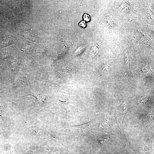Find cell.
Masks as SVG:
<instances>
[{
  "label": "cell",
  "instance_id": "obj_2",
  "mask_svg": "<svg viewBox=\"0 0 154 154\" xmlns=\"http://www.w3.org/2000/svg\"><path fill=\"white\" fill-rule=\"evenodd\" d=\"M104 19L105 23L107 26L110 28H112L114 26V22L108 14H106L105 15Z\"/></svg>",
  "mask_w": 154,
  "mask_h": 154
},
{
  "label": "cell",
  "instance_id": "obj_5",
  "mask_svg": "<svg viewBox=\"0 0 154 154\" xmlns=\"http://www.w3.org/2000/svg\"><path fill=\"white\" fill-rule=\"evenodd\" d=\"M83 19L84 21L88 22L90 20V16L86 14H85L83 16Z\"/></svg>",
  "mask_w": 154,
  "mask_h": 154
},
{
  "label": "cell",
  "instance_id": "obj_1",
  "mask_svg": "<svg viewBox=\"0 0 154 154\" xmlns=\"http://www.w3.org/2000/svg\"><path fill=\"white\" fill-rule=\"evenodd\" d=\"M131 7L127 1L123 2L119 8V10L122 12L128 13L130 11Z\"/></svg>",
  "mask_w": 154,
  "mask_h": 154
},
{
  "label": "cell",
  "instance_id": "obj_4",
  "mask_svg": "<svg viewBox=\"0 0 154 154\" xmlns=\"http://www.w3.org/2000/svg\"><path fill=\"white\" fill-rule=\"evenodd\" d=\"M99 50L98 44L95 46L92 49L91 52V56H94L96 55L98 53Z\"/></svg>",
  "mask_w": 154,
  "mask_h": 154
},
{
  "label": "cell",
  "instance_id": "obj_3",
  "mask_svg": "<svg viewBox=\"0 0 154 154\" xmlns=\"http://www.w3.org/2000/svg\"><path fill=\"white\" fill-rule=\"evenodd\" d=\"M124 61L126 66L130 70V57L129 52L128 50H126L125 52Z\"/></svg>",
  "mask_w": 154,
  "mask_h": 154
},
{
  "label": "cell",
  "instance_id": "obj_6",
  "mask_svg": "<svg viewBox=\"0 0 154 154\" xmlns=\"http://www.w3.org/2000/svg\"><path fill=\"white\" fill-rule=\"evenodd\" d=\"M79 26L80 27L82 28H84L86 27V24L84 21H81L79 24Z\"/></svg>",
  "mask_w": 154,
  "mask_h": 154
}]
</instances>
